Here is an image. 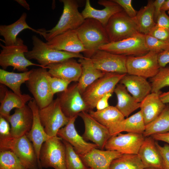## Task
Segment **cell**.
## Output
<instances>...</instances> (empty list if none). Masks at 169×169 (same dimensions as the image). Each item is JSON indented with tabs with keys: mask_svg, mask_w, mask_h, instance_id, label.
Returning a JSON list of instances; mask_svg holds the SVG:
<instances>
[{
	"mask_svg": "<svg viewBox=\"0 0 169 169\" xmlns=\"http://www.w3.org/2000/svg\"><path fill=\"white\" fill-rule=\"evenodd\" d=\"M63 4L62 13L56 25L51 29H38L47 41L56 36L69 30H77L85 20L79 12V3L75 0H60Z\"/></svg>",
	"mask_w": 169,
	"mask_h": 169,
	"instance_id": "cell-1",
	"label": "cell"
},
{
	"mask_svg": "<svg viewBox=\"0 0 169 169\" xmlns=\"http://www.w3.org/2000/svg\"><path fill=\"white\" fill-rule=\"evenodd\" d=\"M76 31L86 50L84 53L86 57L90 58L100 47L110 42L105 27L93 19H85Z\"/></svg>",
	"mask_w": 169,
	"mask_h": 169,
	"instance_id": "cell-2",
	"label": "cell"
},
{
	"mask_svg": "<svg viewBox=\"0 0 169 169\" xmlns=\"http://www.w3.org/2000/svg\"><path fill=\"white\" fill-rule=\"evenodd\" d=\"M32 39L33 47L31 50L25 53V57L28 60H36L44 68L47 69V66L49 65L69 59L84 57L80 53H73L52 49L46 43L35 35L32 36Z\"/></svg>",
	"mask_w": 169,
	"mask_h": 169,
	"instance_id": "cell-3",
	"label": "cell"
},
{
	"mask_svg": "<svg viewBox=\"0 0 169 169\" xmlns=\"http://www.w3.org/2000/svg\"><path fill=\"white\" fill-rule=\"evenodd\" d=\"M0 151L13 152L28 169H39L38 161L33 144L26 135L0 138Z\"/></svg>",
	"mask_w": 169,
	"mask_h": 169,
	"instance_id": "cell-4",
	"label": "cell"
},
{
	"mask_svg": "<svg viewBox=\"0 0 169 169\" xmlns=\"http://www.w3.org/2000/svg\"><path fill=\"white\" fill-rule=\"evenodd\" d=\"M2 48L0 53V65L5 69L9 66L13 67L14 70L25 72L28 71L27 67L32 65L38 66L43 68L39 64H36L28 59L25 54L28 51L27 46L23 41L17 38L14 44L9 46L0 44Z\"/></svg>",
	"mask_w": 169,
	"mask_h": 169,
	"instance_id": "cell-5",
	"label": "cell"
},
{
	"mask_svg": "<svg viewBox=\"0 0 169 169\" xmlns=\"http://www.w3.org/2000/svg\"><path fill=\"white\" fill-rule=\"evenodd\" d=\"M125 74L106 73L87 87L81 95L89 110L96 108L98 100L105 95L112 93L116 85Z\"/></svg>",
	"mask_w": 169,
	"mask_h": 169,
	"instance_id": "cell-6",
	"label": "cell"
},
{
	"mask_svg": "<svg viewBox=\"0 0 169 169\" xmlns=\"http://www.w3.org/2000/svg\"><path fill=\"white\" fill-rule=\"evenodd\" d=\"M65 158L66 148L62 139L58 136L50 137L43 143L40 149V169H66Z\"/></svg>",
	"mask_w": 169,
	"mask_h": 169,
	"instance_id": "cell-7",
	"label": "cell"
},
{
	"mask_svg": "<svg viewBox=\"0 0 169 169\" xmlns=\"http://www.w3.org/2000/svg\"><path fill=\"white\" fill-rule=\"evenodd\" d=\"M48 73L47 69L45 68L32 69L26 82L28 90L39 109L46 107L53 100L54 95L46 77Z\"/></svg>",
	"mask_w": 169,
	"mask_h": 169,
	"instance_id": "cell-8",
	"label": "cell"
},
{
	"mask_svg": "<svg viewBox=\"0 0 169 169\" xmlns=\"http://www.w3.org/2000/svg\"><path fill=\"white\" fill-rule=\"evenodd\" d=\"M110 42L120 41L140 33L134 18L123 10L113 15L105 27Z\"/></svg>",
	"mask_w": 169,
	"mask_h": 169,
	"instance_id": "cell-9",
	"label": "cell"
},
{
	"mask_svg": "<svg viewBox=\"0 0 169 169\" xmlns=\"http://www.w3.org/2000/svg\"><path fill=\"white\" fill-rule=\"evenodd\" d=\"M99 49L126 56H141L149 51L146 45L145 35L141 33L120 41L110 42Z\"/></svg>",
	"mask_w": 169,
	"mask_h": 169,
	"instance_id": "cell-10",
	"label": "cell"
},
{
	"mask_svg": "<svg viewBox=\"0 0 169 169\" xmlns=\"http://www.w3.org/2000/svg\"><path fill=\"white\" fill-rule=\"evenodd\" d=\"M39 115L44 131L50 137L57 136L59 130L69 120L63 112L58 98L46 107L39 109Z\"/></svg>",
	"mask_w": 169,
	"mask_h": 169,
	"instance_id": "cell-11",
	"label": "cell"
},
{
	"mask_svg": "<svg viewBox=\"0 0 169 169\" xmlns=\"http://www.w3.org/2000/svg\"><path fill=\"white\" fill-rule=\"evenodd\" d=\"M157 55L158 54L155 52L149 51L141 56H127V74L146 79L153 77L157 74L160 68Z\"/></svg>",
	"mask_w": 169,
	"mask_h": 169,
	"instance_id": "cell-12",
	"label": "cell"
},
{
	"mask_svg": "<svg viewBox=\"0 0 169 169\" xmlns=\"http://www.w3.org/2000/svg\"><path fill=\"white\" fill-rule=\"evenodd\" d=\"M127 57L98 49L90 58L94 67L103 72L126 74Z\"/></svg>",
	"mask_w": 169,
	"mask_h": 169,
	"instance_id": "cell-13",
	"label": "cell"
},
{
	"mask_svg": "<svg viewBox=\"0 0 169 169\" xmlns=\"http://www.w3.org/2000/svg\"><path fill=\"white\" fill-rule=\"evenodd\" d=\"M145 137L141 134L120 133L111 136L104 148L107 150L116 151L122 154H137Z\"/></svg>",
	"mask_w": 169,
	"mask_h": 169,
	"instance_id": "cell-14",
	"label": "cell"
},
{
	"mask_svg": "<svg viewBox=\"0 0 169 169\" xmlns=\"http://www.w3.org/2000/svg\"><path fill=\"white\" fill-rule=\"evenodd\" d=\"M58 98L63 112L69 119L78 116L80 112L90 110L79 92L77 83L69 86Z\"/></svg>",
	"mask_w": 169,
	"mask_h": 169,
	"instance_id": "cell-15",
	"label": "cell"
},
{
	"mask_svg": "<svg viewBox=\"0 0 169 169\" xmlns=\"http://www.w3.org/2000/svg\"><path fill=\"white\" fill-rule=\"evenodd\" d=\"M78 115L82 119L84 124L83 138L92 141L100 149L103 150L111 137L108 129L95 120L87 112H80Z\"/></svg>",
	"mask_w": 169,
	"mask_h": 169,
	"instance_id": "cell-16",
	"label": "cell"
},
{
	"mask_svg": "<svg viewBox=\"0 0 169 169\" xmlns=\"http://www.w3.org/2000/svg\"><path fill=\"white\" fill-rule=\"evenodd\" d=\"M77 116L70 119L67 124L58 131L57 136L69 143L79 155H84L95 148H98L94 143L86 142L77 131L74 123Z\"/></svg>",
	"mask_w": 169,
	"mask_h": 169,
	"instance_id": "cell-17",
	"label": "cell"
},
{
	"mask_svg": "<svg viewBox=\"0 0 169 169\" xmlns=\"http://www.w3.org/2000/svg\"><path fill=\"white\" fill-rule=\"evenodd\" d=\"M4 118L11 125L10 134L14 137H19L27 134L30 130L33 122L32 110L28 105L16 108L14 113Z\"/></svg>",
	"mask_w": 169,
	"mask_h": 169,
	"instance_id": "cell-18",
	"label": "cell"
},
{
	"mask_svg": "<svg viewBox=\"0 0 169 169\" xmlns=\"http://www.w3.org/2000/svg\"><path fill=\"white\" fill-rule=\"evenodd\" d=\"M98 3L105 7L102 9H97L91 5L89 0H86L84 8L81 13L84 18H92L101 23L105 27L110 18L114 14L123 10L113 0H100Z\"/></svg>",
	"mask_w": 169,
	"mask_h": 169,
	"instance_id": "cell-19",
	"label": "cell"
},
{
	"mask_svg": "<svg viewBox=\"0 0 169 169\" xmlns=\"http://www.w3.org/2000/svg\"><path fill=\"white\" fill-rule=\"evenodd\" d=\"M28 105L32 110L33 119L31 128L26 136L33 144L39 164L40 152L43 143L50 137L45 132L41 123L39 115V108L34 99L33 98Z\"/></svg>",
	"mask_w": 169,
	"mask_h": 169,
	"instance_id": "cell-20",
	"label": "cell"
},
{
	"mask_svg": "<svg viewBox=\"0 0 169 169\" xmlns=\"http://www.w3.org/2000/svg\"><path fill=\"white\" fill-rule=\"evenodd\" d=\"M48 72L52 77L61 78L70 82H78L82 72L81 64L74 58L47 66Z\"/></svg>",
	"mask_w": 169,
	"mask_h": 169,
	"instance_id": "cell-21",
	"label": "cell"
},
{
	"mask_svg": "<svg viewBox=\"0 0 169 169\" xmlns=\"http://www.w3.org/2000/svg\"><path fill=\"white\" fill-rule=\"evenodd\" d=\"M53 49L73 53H84L86 50L79 40L76 30H69L55 37L46 42Z\"/></svg>",
	"mask_w": 169,
	"mask_h": 169,
	"instance_id": "cell-22",
	"label": "cell"
},
{
	"mask_svg": "<svg viewBox=\"0 0 169 169\" xmlns=\"http://www.w3.org/2000/svg\"><path fill=\"white\" fill-rule=\"evenodd\" d=\"M122 154L116 151L95 148L84 155H79L87 167L92 169H110L112 161Z\"/></svg>",
	"mask_w": 169,
	"mask_h": 169,
	"instance_id": "cell-23",
	"label": "cell"
},
{
	"mask_svg": "<svg viewBox=\"0 0 169 169\" xmlns=\"http://www.w3.org/2000/svg\"><path fill=\"white\" fill-rule=\"evenodd\" d=\"M138 154L145 169H163L162 157L151 136L145 137Z\"/></svg>",
	"mask_w": 169,
	"mask_h": 169,
	"instance_id": "cell-24",
	"label": "cell"
},
{
	"mask_svg": "<svg viewBox=\"0 0 169 169\" xmlns=\"http://www.w3.org/2000/svg\"><path fill=\"white\" fill-rule=\"evenodd\" d=\"M119 83L124 85L127 91L139 103L151 92V84L146 79L140 76L126 74Z\"/></svg>",
	"mask_w": 169,
	"mask_h": 169,
	"instance_id": "cell-25",
	"label": "cell"
},
{
	"mask_svg": "<svg viewBox=\"0 0 169 169\" xmlns=\"http://www.w3.org/2000/svg\"><path fill=\"white\" fill-rule=\"evenodd\" d=\"M161 93L151 92L140 103V110L146 125L156 119L166 107L160 97Z\"/></svg>",
	"mask_w": 169,
	"mask_h": 169,
	"instance_id": "cell-26",
	"label": "cell"
},
{
	"mask_svg": "<svg viewBox=\"0 0 169 169\" xmlns=\"http://www.w3.org/2000/svg\"><path fill=\"white\" fill-rule=\"evenodd\" d=\"M27 14L23 13L20 18L14 23L8 25H0V35L4 38L5 45L9 46L15 44L17 36L23 30L29 29L40 35L41 32L30 27L26 22Z\"/></svg>",
	"mask_w": 169,
	"mask_h": 169,
	"instance_id": "cell-27",
	"label": "cell"
},
{
	"mask_svg": "<svg viewBox=\"0 0 169 169\" xmlns=\"http://www.w3.org/2000/svg\"><path fill=\"white\" fill-rule=\"evenodd\" d=\"M146 125L140 110L108 129L111 136L123 131L143 134Z\"/></svg>",
	"mask_w": 169,
	"mask_h": 169,
	"instance_id": "cell-28",
	"label": "cell"
},
{
	"mask_svg": "<svg viewBox=\"0 0 169 169\" xmlns=\"http://www.w3.org/2000/svg\"><path fill=\"white\" fill-rule=\"evenodd\" d=\"M78 62L81 64L82 72L77 84L82 95L87 87L103 76L106 73L95 68L90 58L84 57L79 59Z\"/></svg>",
	"mask_w": 169,
	"mask_h": 169,
	"instance_id": "cell-29",
	"label": "cell"
},
{
	"mask_svg": "<svg viewBox=\"0 0 169 169\" xmlns=\"http://www.w3.org/2000/svg\"><path fill=\"white\" fill-rule=\"evenodd\" d=\"M114 92L117 99V102L115 106L125 117H128L132 112L140 107V103L137 102L129 93L123 84H117Z\"/></svg>",
	"mask_w": 169,
	"mask_h": 169,
	"instance_id": "cell-30",
	"label": "cell"
},
{
	"mask_svg": "<svg viewBox=\"0 0 169 169\" xmlns=\"http://www.w3.org/2000/svg\"><path fill=\"white\" fill-rule=\"evenodd\" d=\"M153 2L148 0L146 5L141 8L134 18L139 32L145 35L149 34L156 24L154 19Z\"/></svg>",
	"mask_w": 169,
	"mask_h": 169,
	"instance_id": "cell-31",
	"label": "cell"
},
{
	"mask_svg": "<svg viewBox=\"0 0 169 169\" xmlns=\"http://www.w3.org/2000/svg\"><path fill=\"white\" fill-rule=\"evenodd\" d=\"M32 71V69L25 72L16 73L0 69V82L10 88L19 96H21L20 87L23 83L27 82Z\"/></svg>",
	"mask_w": 169,
	"mask_h": 169,
	"instance_id": "cell-32",
	"label": "cell"
},
{
	"mask_svg": "<svg viewBox=\"0 0 169 169\" xmlns=\"http://www.w3.org/2000/svg\"><path fill=\"white\" fill-rule=\"evenodd\" d=\"M95 120L108 129L125 119V117L115 106H110L102 110L88 111Z\"/></svg>",
	"mask_w": 169,
	"mask_h": 169,
	"instance_id": "cell-33",
	"label": "cell"
},
{
	"mask_svg": "<svg viewBox=\"0 0 169 169\" xmlns=\"http://www.w3.org/2000/svg\"><path fill=\"white\" fill-rule=\"evenodd\" d=\"M32 99L28 94H23L20 96L13 92L6 90L4 97L1 100L0 115L5 118L10 115L12 109L23 107Z\"/></svg>",
	"mask_w": 169,
	"mask_h": 169,
	"instance_id": "cell-34",
	"label": "cell"
},
{
	"mask_svg": "<svg viewBox=\"0 0 169 169\" xmlns=\"http://www.w3.org/2000/svg\"><path fill=\"white\" fill-rule=\"evenodd\" d=\"M169 131V105H166L160 115L154 120L146 125L143 133L145 137Z\"/></svg>",
	"mask_w": 169,
	"mask_h": 169,
	"instance_id": "cell-35",
	"label": "cell"
},
{
	"mask_svg": "<svg viewBox=\"0 0 169 169\" xmlns=\"http://www.w3.org/2000/svg\"><path fill=\"white\" fill-rule=\"evenodd\" d=\"M138 154H122L111 162L110 169H145Z\"/></svg>",
	"mask_w": 169,
	"mask_h": 169,
	"instance_id": "cell-36",
	"label": "cell"
},
{
	"mask_svg": "<svg viewBox=\"0 0 169 169\" xmlns=\"http://www.w3.org/2000/svg\"><path fill=\"white\" fill-rule=\"evenodd\" d=\"M66 148L65 163L66 169H87L79 155L69 143L63 140Z\"/></svg>",
	"mask_w": 169,
	"mask_h": 169,
	"instance_id": "cell-37",
	"label": "cell"
},
{
	"mask_svg": "<svg viewBox=\"0 0 169 169\" xmlns=\"http://www.w3.org/2000/svg\"><path fill=\"white\" fill-rule=\"evenodd\" d=\"M0 169H28L12 151L0 152Z\"/></svg>",
	"mask_w": 169,
	"mask_h": 169,
	"instance_id": "cell-38",
	"label": "cell"
},
{
	"mask_svg": "<svg viewBox=\"0 0 169 169\" xmlns=\"http://www.w3.org/2000/svg\"><path fill=\"white\" fill-rule=\"evenodd\" d=\"M151 92H158L162 88L169 86V67L160 68L157 74L151 78Z\"/></svg>",
	"mask_w": 169,
	"mask_h": 169,
	"instance_id": "cell-39",
	"label": "cell"
},
{
	"mask_svg": "<svg viewBox=\"0 0 169 169\" xmlns=\"http://www.w3.org/2000/svg\"><path fill=\"white\" fill-rule=\"evenodd\" d=\"M146 46L149 51L159 54L169 48V43L158 39L149 34L145 35Z\"/></svg>",
	"mask_w": 169,
	"mask_h": 169,
	"instance_id": "cell-40",
	"label": "cell"
},
{
	"mask_svg": "<svg viewBox=\"0 0 169 169\" xmlns=\"http://www.w3.org/2000/svg\"><path fill=\"white\" fill-rule=\"evenodd\" d=\"M46 77L51 91L54 95L56 93L65 91L71 83L61 78L52 77L50 75L48 72Z\"/></svg>",
	"mask_w": 169,
	"mask_h": 169,
	"instance_id": "cell-41",
	"label": "cell"
},
{
	"mask_svg": "<svg viewBox=\"0 0 169 169\" xmlns=\"http://www.w3.org/2000/svg\"><path fill=\"white\" fill-rule=\"evenodd\" d=\"M149 34L158 39L169 43V30L156 25Z\"/></svg>",
	"mask_w": 169,
	"mask_h": 169,
	"instance_id": "cell-42",
	"label": "cell"
},
{
	"mask_svg": "<svg viewBox=\"0 0 169 169\" xmlns=\"http://www.w3.org/2000/svg\"><path fill=\"white\" fill-rule=\"evenodd\" d=\"M120 6L126 14L130 18H134L137 12L132 5L131 0H113Z\"/></svg>",
	"mask_w": 169,
	"mask_h": 169,
	"instance_id": "cell-43",
	"label": "cell"
},
{
	"mask_svg": "<svg viewBox=\"0 0 169 169\" xmlns=\"http://www.w3.org/2000/svg\"><path fill=\"white\" fill-rule=\"evenodd\" d=\"M156 143L162 158L163 169H169V145L166 144L162 146Z\"/></svg>",
	"mask_w": 169,
	"mask_h": 169,
	"instance_id": "cell-44",
	"label": "cell"
},
{
	"mask_svg": "<svg viewBox=\"0 0 169 169\" xmlns=\"http://www.w3.org/2000/svg\"><path fill=\"white\" fill-rule=\"evenodd\" d=\"M10 129L8 122L0 115V138L11 136Z\"/></svg>",
	"mask_w": 169,
	"mask_h": 169,
	"instance_id": "cell-45",
	"label": "cell"
},
{
	"mask_svg": "<svg viewBox=\"0 0 169 169\" xmlns=\"http://www.w3.org/2000/svg\"><path fill=\"white\" fill-rule=\"evenodd\" d=\"M156 23L157 26L169 30V16L166 12L161 11L156 19Z\"/></svg>",
	"mask_w": 169,
	"mask_h": 169,
	"instance_id": "cell-46",
	"label": "cell"
},
{
	"mask_svg": "<svg viewBox=\"0 0 169 169\" xmlns=\"http://www.w3.org/2000/svg\"><path fill=\"white\" fill-rule=\"evenodd\" d=\"M157 60L160 68L166 67L169 63V48L158 54Z\"/></svg>",
	"mask_w": 169,
	"mask_h": 169,
	"instance_id": "cell-47",
	"label": "cell"
},
{
	"mask_svg": "<svg viewBox=\"0 0 169 169\" xmlns=\"http://www.w3.org/2000/svg\"><path fill=\"white\" fill-rule=\"evenodd\" d=\"M112 94L110 93H108L98 100L96 106L97 110H102L110 106L108 103V100L111 96Z\"/></svg>",
	"mask_w": 169,
	"mask_h": 169,
	"instance_id": "cell-48",
	"label": "cell"
},
{
	"mask_svg": "<svg viewBox=\"0 0 169 169\" xmlns=\"http://www.w3.org/2000/svg\"><path fill=\"white\" fill-rule=\"evenodd\" d=\"M165 1V0H156L153 1L154 19L156 23V19L161 12V6Z\"/></svg>",
	"mask_w": 169,
	"mask_h": 169,
	"instance_id": "cell-49",
	"label": "cell"
},
{
	"mask_svg": "<svg viewBox=\"0 0 169 169\" xmlns=\"http://www.w3.org/2000/svg\"><path fill=\"white\" fill-rule=\"evenodd\" d=\"M151 136L154 140L164 141L169 145V131L163 133L154 134Z\"/></svg>",
	"mask_w": 169,
	"mask_h": 169,
	"instance_id": "cell-50",
	"label": "cell"
},
{
	"mask_svg": "<svg viewBox=\"0 0 169 169\" xmlns=\"http://www.w3.org/2000/svg\"><path fill=\"white\" fill-rule=\"evenodd\" d=\"M160 97L162 101L165 104L169 103V91L161 93Z\"/></svg>",
	"mask_w": 169,
	"mask_h": 169,
	"instance_id": "cell-51",
	"label": "cell"
},
{
	"mask_svg": "<svg viewBox=\"0 0 169 169\" xmlns=\"http://www.w3.org/2000/svg\"><path fill=\"white\" fill-rule=\"evenodd\" d=\"M16 2L28 10L30 9L29 4L25 0H15Z\"/></svg>",
	"mask_w": 169,
	"mask_h": 169,
	"instance_id": "cell-52",
	"label": "cell"
},
{
	"mask_svg": "<svg viewBox=\"0 0 169 169\" xmlns=\"http://www.w3.org/2000/svg\"><path fill=\"white\" fill-rule=\"evenodd\" d=\"M169 10V0H165L162 4L161 9V11L165 12Z\"/></svg>",
	"mask_w": 169,
	"mask_h": 169,
	"instance_id": "cell-53",
	"label": "cell"
},
{
	"mask_svg": "<svg viewBox=\"0 0 169 169\" xmlns=\"http://www.w3.org/2000/svg\"><path fill=\"white\" fill-rule=\"evenodd\" d=\"M87 169H92L91 168L88 167V168Z\"/></svg>",
	"mask_w": 169,
	"mask_h": 169,
	"instance_id": "cell-54",
	"label": "cell"
},
{
	"mask_svg": "<svg viewBox=\"0 0 169 169\" xmlns=\"http://www.w3.org/2000/svg\"><path fill=\"white\" fill-rule=\"evenodd\" d=\"M145 169H151V168H146Z\"/></svg>",
	"mask_w": 169,
	"mask_h": 169,
	"instance_id": "cell-55",
	"label": "cell"
},
{
	"mask_svg": "<svg viewBox=\"0 0 169 169\" xmlns=\"http://www.w3.org/2000/svg\"><path fill=\"white\" fill-rule=\"evenodd\" d=\"M168 13L169 14V10L168 11Z\"/></svg>",
	"mask_w": 169,
	"mask_h": 169,
	"instance_id": "cell-56",
	"label": "cell"
}]
</instances>
